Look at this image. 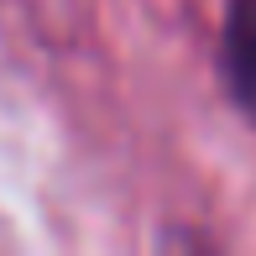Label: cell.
<instances>
[{
  "label": "cell",
  "mask_w": 256,
  "mask_h": 256,
  "mask_svg": "<svg viewBox=\"0 0 256 256\" xmlns=\"http://www.w3.org/2000/svg\"><path fill=\"white\" fill-rule=\"evenodd\" d=\"M220 63H225L230 100H236V104H240V115L256 126V0H230V10H225V48H220Z\"/></svg>",
  "instance_id": "cell-1"
}]
</instances>
